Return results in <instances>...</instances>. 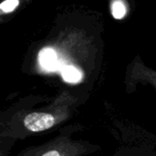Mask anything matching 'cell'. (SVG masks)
I'll list each match as a JSON object with an SVG mask.
<instances>
[{
  "label": "cell",
  "mask_w": 156,
  "mask_h": 156,
  "mask_svg": "<svg viewBox=\"0 0 156 156\" xmlns=\"http://www.w3.org/2000/svg\"><path fill=\"white\" fill-rule=\"evenodd\" d=\"M56 123L55 117L50 113L33 112L24 120V126L32 132H40L53 127Z\"/></svg>",
  "instance_id": "cell-1"
},
{
  "label": "cell",
  "mask_w": 156,
  "mask_h": 156,
  "mask_svg": "<svg viewBox=\"0 0 156 156\" xmlns=\"http://www.w3.org/2000/svg\"><path fill=\"white\" fill-rule=\"evenodd\" d=\"M39 63L43 68L46 70H54L58 66L57 63V54L51 48L43 49L38 55Z\"/></svg>",
  "instance_id": "cell-2"
},
{
  "label": "cell",
  "mask_w": 156,
  "mask_h": 156,
  "mask_svg": "<svg viewBox=\"0 0 156 156\" xmlns=\"http://www.w3.org/2000/svg\"><path fill=\"white\" fill-rule=\"evenodd\" d=\"M62 75L66 81L70 83H76L80 81L81 78V74L79 72V70L71 66H68L64 68L62 72Z\"/></svg>",
  "instance_id": "cell-3"
},
{
  "label": "cell",
  "mask_w": 156,
  "mask_h": 156,
  "mask_svg": "<svg viewBox=\"0 0 156 156\" xmlns=\"http://www.w3.org/2000/svg\"><path fill=\"white\" fill-rule=\"evenodd\" d=\"M112 16L115 18L121 19L126 14V7H125V6L123 5L122 2L116 0L115 2L112 3Z\"/></svg>",
  "instance_id": "cell-4"
},
{
  "label": "cell",
  "mask_w": 156,
  "mask_h": 156,
  "mask_svg": "<svg viewBox=\"0 0 156 156\" xmlns=\"http://www.w3.org/2000/svg\"><path fill=\"white\" fill-rule=\"evenodd\" d=\"M18 0H5L0 5V8L5 13H8L13 11L18 6Z\"/></svg>",
  "instance_id": "cell-5"
},
{
  "label": "cell",
  "mask_w": 156,
  "mask_h": 156,
  "mask_svg": "<svg viewBox=\"0 0 156 156\" xmlns=\"http://www.w3.org/2000/svg\"><path fill=\"white\" fill-rule=\"evenodd\" d=\"M42 156H62L61 153L58 150H49L47 153H45Z\"/></svg>",
  "instance_id": "cell-6"
}]
</instances>
